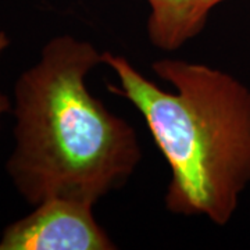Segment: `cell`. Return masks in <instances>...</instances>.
Returning a JSON list of instances; mask_svg holds the SVG:
<instances>
[{
	"instance_id": "3957f363",
	"label": "cell",
	"mask_w": 250,
	"mask_h": 250,
	"mask_svg": "<svg viewBox=\"0 0 250 250\" xmlns=\"http://www.w3.org/2000/svg\"><path fill=\"white\" fill-rule=\"evenodd\" d=\"M0 233V250H113L116 242L98 223L95 205L50 197Z\"/></svg>"
},
{
	"instance_id": "7a4b0ae2",
	"label": "cell",
	"mask_w": 250,
	"mask_h": 250,
	"mask_svg": "<svg viewBox=\"0 0 250 250\" xmlns=\"http://www.w3.org/2000/svg\"><path fill=\"white\" fill-rule=\"evenodd\" d=\"M104 65L118 80L108 92L139 111L170 167L167 211L227 225L250 185L249 86L220 68L174 57L152 64L172 92L123 54L104 52Z\"/></svg>"
},
{
	"instance_id": "6da1fadb",
	"label": "cell",
	"mask_w": 250,
	"mask_h": 250,
	"mask_svg": "<svg viewBox=\"0 0 250 250\" xmlns=\"http://www.w3.org/2000/svg\"><path fill=\"white\" fill-rule=\"evenodd\" d=\"M104 52L70 34L53 36L14 83V147L6 172L35 206L50 197L96 205L131 179L142 159L134 126L86 85Z\"/></svg>"
},
{
	"instance_id": "5b68a950",
	"label": "cell",
	"mask_w": 250,
	"mask_h": 250,
	"mask_svg": "<svg viewBox=\"0 0 250 250\" xmlns=\"http://www.w3.org/2000/svg\"><path fill=\"white\" fill-rule=\"evenodd\" d=\"M10 43H11V41H10L9 34L6 31H0V60H1L3 54L7 52ZM9 113H11V99L0 90V128H1L3 117Z\"/></svg>"
},
{
	"instance_id": "277c9868",
	"label": "cell",
	"mask_w": 250,
	"mask_h": 250,
	"mask_svg": "<svg viewBox=\"0 0 250 250\" xmlns=\"http://www.w3.org/2000/svg\"><path fill=\"white\" fill-rule=\"evenodd\" d=\"M147 38L156 49L175 52L205 31L208 16L227 0H146Z\"/></svg>"
}]
</instances>
